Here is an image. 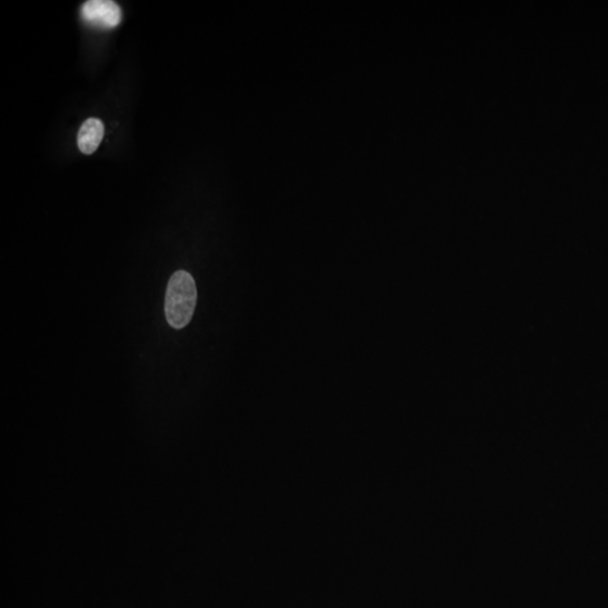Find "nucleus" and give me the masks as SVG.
<instances>
[{
  "instance_id": "obj_3",
  "label": "nucleus",
  "mask_w": 608,
  "mask_h": 608,
  "mask_svg": "<svg viewBox=\"0 0 608 608\" xmlns=\"http://www.w3.org/2000/svg\"><path fill=\"white\" fill-rule=\"evenodd\" d=\"M104 124L98 118H88L80 126L78 148L82 154H91L98 149L104 137Z\"/></svg>"
},
{
  "instance_id": "obj_1",
  "label": "nucleus",
  "mask_w": 608,
  "mask_h": 608,
  "mask_svg": "<svg viewBox=\"0 0 608 608\" xmlns=\"http://www.w3.org/2000/svg\"><path fill=\"white\" fill-rule=\"evenodd\" d=\"M198 303L194 277L186 271H177L170 277L164 296V315L174 329L181 330L192 321Z\"/></svg>"
},
{
  "instance_id": "obj_2",
  "label": "nucleus",
  "mask_w": 608,
  "mask_h": 608,
  "mask_svg": "<svg viewBox=\"0 0 608 608\" xmlns=\"http://www.w3.org/2000/svg\"><path fill=\"white\" fill-rule=\"evenodd\" d=\"M82 18L97 28H113L122 20L120 6L111 0H91L82 5Z\"/></svg>"
}]
</instances>
